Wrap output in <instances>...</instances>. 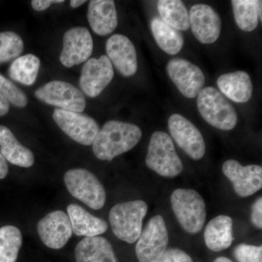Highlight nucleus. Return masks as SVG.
Instances as JSON below:
<instances>
[{
    "mask_svg": "<svg viewBox=\"0 0 262 262\" xmlns=\"http://www.w3.org/2000/svg\"><path fill=\"white\" fill-rule=\"evenodd\" d=\"M142 137L140 127L128 122L110 120L98 132L93 145L96 158L112 161L130 151Z\"/></svg>",
    "mask_w": 262,
    "mask_h": 262,
    "instance_id": "nucleus-1",
    "label": "nucleus"
},
{
    "mask_svg": "<svg viewBox=\"0 0 262 262\" xmlns=\"http://www.w3.org/2000/svg\"><path fill=\"white\" fill-rule=\"evenodd\" d=\"M148 206L143 201L118 203L108 214L110 225L117 238L134 244L140 237L142 222L147 213Z\"/></svg>",
    "mask_w": 262,
    "mask_h": 262,
    "instance_id": "nucleus-2",
    "label": "nucleus"
},
{
    "mask_svg": "<svg viewBox=\"0 0 262 262\" xmlns=\"http://www.w3.org/2000/svg\"><path fill=\"white\" fill-rule=\"evenodd\" d=\"M146 164L155 173L167 178L177 177L184 169L171 137L163 131H155L150 138Z\"/></svg>",
    "mask_w": 262,
    "mask_h": 262,
    "instance_id": "nucleus-3",
    "label": "nucleus"
},
{
    "mask_svg": "<svg viewBox=\"0 0 262 262\" xmlns=\"http://www.w3.org/2000/svg\"><path fill=\"white\" fill-rule=\"evenodd\" d=\"M170 202L182 228L189 234L201 232L206 220V203L201 194L192 189H176Z\"/></svg>",
    "mask_w": 262,
    "mask_h": 262,
    "instance_id": "nucleus-4",
    "label": "nucleus"
},
{
    "mask_svg": "<svg viewBox=\"0 0 262 262\" xmlns=\"http://www.w3.org/2000/svg\"><path fill=\"white\" fill-rule=\"evenodd\" d=\"M196 106L201 116L209 125L222 130H230L237 123L234 106L218 90L207 87L198 96Z\"/></svg>",
    "mask_w": 262,
    "mask_h": 262,
    "instance_id": "nucleus-5",
    "label": "nucleus"
},
{
    "mask_svg": "<svg viewBox=\"0 0 262 262\" xmlns=\"http://www.w3.org/2000/svg\"><path fill=\"white\" fill-rule=\"evenodd\" d=\"M63 180L69 192L89 208L99 210L104 206L106 190L92 172L84 168L72 169L66 172Z\"/></svg>",
    "mask_w": 262,
    "mask_h": 262,
    "instance_id": "nucleus-6",
    "label": "nucleus"
},
{
    "mask_svg": "<svg viewBox=\"0 0 262 262\" xmlns=\"http://www.w3.org/2000/svg\"><path fill=\"white\" fill-rule=\"evenodd\" d=\"M168 244V232L163 216L155 215L149 220L136 246L139 262H155L163 255Z\"/></svg>",
    "mask_w": 262,
    "mask_h": 262,
    "instance_id": "nucleus-7",
    "label": "nucleus"
},
{
    "mask_svg": "<svg viewBox=\"0 0 262 262\" xmlns=\"http://www.w3.org/2000/svg\"><path fill=\"white\" fill-rule=\"evenodd\" d=\"M36 98L42 102L67 111L82 113L86 100L82 91L73 84L54 80L36 90Z\"/></svg>",
    "mask_w": 262,
    "mask_h": 262,
    "instance_id": "nucleus-8",
    "label": "nucleus"
},
{
    "mask_svg": "<svg viewBox=\"0 0 262 262\" xmlns=\"http://www.w3.org/2000/svg\"><path fill=\"white\" fill-rule=\"evenodd\" d=\"M53 118L69 137L82 145H92L100 130L97 122L84 114L56 108Z\"/></svg>",
    "mask_w": 262,
    "mask_h": 262,
    "instance_id": "nucleus-9",
    "label": "nucleus"
},
{
    "mask_svg": "<svg viewBox=\"0 0 262 262\" xmlns=\"http://www.w3.org/2000/svg\"><path fill=\"white\" fill-rule=\"evenodd\" d=\"M170 135L179 147L194 160H199L206 153V143L201 131L186 117L173 114L169 117Z\"/></svg>",
    "mask_w": 262,
    "mask_h": 262,
    "instance_id": "nucleus-10",
    "label": "nucleus"
},
{
    "mask_svg": "<svg viewBox=\"0 0 262 262\" xmlns=\"http://www.w3.org/2000/svg\"><path fill=\"white\" fill-rule=\"evenodd\" d=\"M166 69L170 80L184 97H198L206 80L198 66L182 58H173L168 62Z\"/></svg>",
    "mask_w": 262,
    "mask_h": 262,
    "instance_id": "nucleus-11",
    "label": "nucleus"
},
{
    "mask_svg": "<svg viewBox=\"0 0 262 262\" xmlns=\"http://www.w3.org/2000/svg\"><path fill=\"white\" fill-rule=\"evenodd\" d=\"M94 51V41L89 29L74 27L65 32L60 61L67 68L88 61Z\"/></svg>",
    "mask_w": 262,
    "mask_h": 262,
    "instance_id": "nucleus-12",
    "label": "nucleus"
},
{
    "mask_svg": "<svg viewBox=\"0 0 262 262\" xmlns=\"http://www.w3.org/2000/svg\"><path fill=\"white\" fill-rule=\"evenodd\" d=\"M37 228L39 238L51 249L64 247L73 234L70 218L62 211L51 212L45 215L38 222Z\"/></svg>",
    "mask_w": 262,
    "mask_h": 262,
    "instance_id": "nucleus-13",
    "label": "nucleus"
},
{
    "mask_svg": "<svg viewBox=\"0 0 262 262\" xmlns=\"http://www.w3.org/2000/svg\"><path fill=\"white\" fill-rule=\"evenodd\" d=\"M114 77L113 66L106 56L91 58L81 72L80 89L91 98L97 97L107 87Z\"/></svg>",
    "mask_w": 262,
    "mask_h": 262,
    "instance_id": "nucleus-14",
    "label": "nucleus"
},
{
    "mask_svg": "<svg viewBox=\"0 0 262 262\" xmlns=\"http://www.w3.org/2000/svg\"><path fill=\"white\" fill-rule=\"evenodd\" d=\"M222 170L239 196L247 198L261 189L262 168L260 165L244 166L237 160H229L223 164Z\"/></svg>",
    "mask_w": 262,
    "mask_h": 262,
    "instance_id": "nucleus-15",
    "label": "nucleus"
},
{
    "mask_svg": "<svg viewBox=\"0 0 262 262\" xmlns=\"http://www.w3.org/2000/svg\"><path fill=\"white\" fill-rule=\"evenodd\" d=\"M189 26L193 34L203 44H212L219 39L222 30L220 15L208 5L196 4L189 13Z\"/></svg>",
    "mask_w": 262,
    "mask_h": 262,
    "instance_id": "nucleus-16",
    "label": "nucleus"
},
{
    "mask_svg": "<svg viewBox=\"0 0 262 262\" xmlns=\"http://www.w3.org/2000/svg\"><path fill=\"white\" fill-rule=\"evenodd\" d=\"M106 54L112 64L125 77L135 75L138 70L135 46L122 34H115L106 43Z\"/></svg>",
    "mask_w": 262,
    "mask_h": 262,
    "instance_id": "nucleus-17",
    "label": "nucleus"
},
{
    "mask_svg": "<svg viewBox=\"0 0 262 262\" xmlns=\"http://www.w3.org/2000/svg\"><path fill=\"white\" fill-rule=\"evenodd\" d=\"M87 16L91 29L99 36L111 34L118 25L117 10L113 0L90 2Z\"/></svg>",
    "mask_w": 262,
    "mask_h": 262,
    "instance_id": "nucleus-18",
    "label": "nucleus"
},
{
    "mask_svg": "<svg viewBox=\"0 0 262 262\" xmlns=\"http://www.w3.org/2000/svg\"><path fill=\"white\" fill-rule=\"evenodd\" d=\"M76 262H118L111 243L103 237H84L76 246Z\"/></svg>",
    "mask_w": 262,
    "mask_h": 262,
    "instance_id": "nucleus-19",
    "label": "nucleus"
},
{
    "mask_svg": "<svg viewBox=\"0 0 262 262\" xmlns=\"http://www.w3.org/2000/svg\"><path fill=\"white\" fill-rule=\"evenodd\" d=\"M217 85L220 92L234 102L246 103L252 97V81L244 71L221 75Z\"/></svg>",
    "mask_w": 262,
    "mask_h": 262,
    "instance_id": "nucleus-20",
    "label": "nucleus"
},
{
    "mask_svg": "<svg viewBox=\"0 0 262 262\" xmlns=\"http://www.w3.org/2000/svg\"><path fill=\"white\" fill-rule=\"evenodd\" d=\"M67 215L70 220L72 231L76 235L96 237L107 230V223L103 219L91 214L79 205H69Z\"/></svg>",
    "mask_w": 262,
    "mask_h": 262,
    "instance_id": "nucleus-21",
    "label": "nucleus"
},
{
    "mask_svg": "<svg viewBox=\"0 0 262 262\" xmlns=\"http://www.w3.org/2000/svg\"><path fill=\"white\" fill-rule=\"evenodd\" d=\"M0 153L9 163L22 168H30L34 163V155L22 145L8 127L0 125Z\"/></svg>",
    "mask_w": 262,
    "mask_h": 262,
    "instance_id": "nucleus-22",
    "label": "nucleus"
},
{
    "mask_svg": "<svg viewBox=\"0 0 262 262\" xmlns=\"http://www.w3.org/2000/svg\"><path fill=\"white\" fill-rule=\"evenodd\" d=\"M232 218L220 215L213 218L206 225L204 232L207 247L214 252H220L230 247L233 241Z\"/></svg>",
    "mask_w": 262,
    "mask_h": 262,
    "instance_id": "nucleus-23",
    "label": "nucleus"
},
{
    "mask_svg": "<svg viewBox=\"0 0 262 262\" xmlns=\"http://www.w3.org/2000/svg\"><path fill=\"white\" fill-rule=\"evenodd\" d=\"M151 29L157 44L169 55L178 54L184 46L182 33L163 21L155 18L151 22Z\"/></svg>",
    "mask_w": 262,
    "mask_h": 262,
    "instance_id": "nucleus-24",
    "label": "nucleus"
},
{
    "mask_svg": "<svg viewBox=\"0 0 262 262\" xmlns=\"http://www.w3.org/2000/svg\"><path fill=\"white\" fill-rule=\"evenodd\" d=\"M158 10L162 20L173 28L186 31L190 27L189 13L180 0H160Z\"/></svg>",
    "mask_w": 262,
    "mask_h": 262,
    "instance_id": "nucleus-25",
    "label": "nucleus"
},
{
    "mask_svg": "<svg viewBox=\"0 0 262 262\" xmlns=\"http://www.w3.org/2000/svg\"><path fill=\"white\" fill-rule=\"evenodd\" d=\"M41 62L35 55L18 57L10 65L8 74L10 78L24 85H32L37 79Z\"/></svg>",
    "mask_w": 262,
    "mask_h": 262,
    "instance_id": "nucleus-26",
    "label": "nucleus"
},
{
    "mask_svg": "<svg viewBox=\"0 0 262 262\" xmlns=\"http://www.w3.org/2000/svg\"><path fill=\"white\" fill-rule=\"evenodd\" d=\"M234 20L244 32H252L258 25V8L261 1L258 0H232Z\"/></svg>",
    "mask_w": 262,
    "mask_h": 262,
    "instance_id": "nucleus-27",
    "label": "nucleus"
},
{
    "mask_svg": "<svg viewBox=\"0 0 262 262\" xmlns=\"http://www.w3.org/2000/svg\"><path fill=\"white\" fill-rule=\"evenodd\" d=\"M23 243L18 227L7 225L0 228V262H15Z\"/></svg>",
    "mask_w": 262,
    "mask_h": 262,
    "instance_id": "nucleus-28",
    "label": "nucleus"
},
{
    "mask_svg": "<svg viewBox=\"0 0 262 262\" xmlns=\"http://www.w3.org/2000/svg\"><path fill=\"white\" fill-rule=\"evenodd\" d=\"M24 48L23 39L16 33L0 32V63L18 58Z\"/></svg>",
    "mask_w": 262,
    "mask_h": 262,
    "instance_id": "nucleus-29",
    "label": "nucleus"
},
{
    "mask_svg": "<svg viewBox=\"0 0 262 262\" xmlns=\"http://www.w3.org/2000/svg\"><path fill=\"white\" fill-rule=\"evenodd\" d=\"M0 95L17 107H25L28 103V98L23 91L2 75H0Z\"/></svg>",
    "mask_w": 262,
    "mask_h": 262,
    "instance_id": "nucleus-30",
    "label": "nucleus"
},
{
    "mask_svg": "<svg viewBox=\"0 0 262 262\" xmlns=\"http://www.w3.org/2000/svg\"><path fill=\"white\" fill-rule=\"evenodd\" d=\"M233 254L238 262H262V246L239 244L234 248Z\"/></svg>",
    "mask_w": 262,
    "mask_h": 262,
    "instance_id": "nucleus-31",
    "label": "nucleus"
},
{
    "mask_svg": "<svg viewBox=\"0 0 262 262\" xmlns=\"http://www.w3.org/2000/svg\"><path fill=\"white\" fill-rule=\"evenodd\" d=\"M155 262H194L185 251L179 248H169L165 250L161 256Z\"/></svg>",
    "mask_w": 262,
    "mask_h": 262,
    "instance_id": "nucleus-32",
    "label": "nucleus"
},
{
    "mask_svg": "<svg viewBox=\"0 0 262 262\" xmlns=\"http://www.w3.org/2000/svg\"><path fill=\"white\" fill-rule=\"evenodd\" d=\"M251 222L256 228H262V198L260 196L255 202L251 211Z\"/></svg>",
    "mask_w": 262,
    "mask_h": 262,
    "instance_id": "nucleus-33",
    "label": "nucleus"
},
{
    "mask_svg": "<svg viewBox=\"0 0 262 262\" xmlns=\"http://www.w3.org/2000/svg\"><path fill=\"white\" fill-rule=\"evenodd\" d=\"M63 0H32L31 2L33 9L37 11H44L51 5L63 3Z\"/></svg>",
    "mask_w": 262,
    "mask_h": 262,
    "instance_id": "nucleus-34",
    "label": "nucleus"
},
{
    "mask_svg": "<svg viewBox=\"0 0 262 262\" xmlns=\"http://www.w3.org/2000/svg\"><path fill=\"white\" fill-rule=\"evenodd\" d=\"M8 165L4 157L0 153V179H4L8 174Z\"/></svg>",
    "mask_w": 262,
    "mask_h": 262,
    "instance_id": "nucleus-35",
    "label": "nucleus"
},
{
    "mask_svg": "<svg viewBox=\"0 0 262 262\" xmlns=\"http://www.w3.org/2000/svg\"><path fill=\"white\" fill-rule=\"evenodd\" d=\"M9 110L10 103L0 95V117L7 115Z\"/></svg>",
    "mask_w": 262,
    "mask_h": 262,
    "instance_id": "nucleus-36",
    "label": "nucleus"
},
{
    "mask_svg": "<svg viewBox=\"0 0 262 262\" xmlns=\"http://www.w3.org/2000/svg\"><path fill=\"white\" fill-rule=\"evenodd\" d=\"M85 3V0H72V1H70V6L72 8H77Z\"/></svg>",
    "mask_w": 262,
    "mask_h": 262,
    "instance_id": "nucleus-37",
    "label": "nucleus"
},
{
    "mask_svg": "<svg viewBox=\"0 0 262 262\" xmlns=\"http://www.w3.org/2000/svg\"><path fill=\"white\" fill-rule=\"evenodd\" d=\"M213 262H233L231 261L229 258L227 257H224V256H221V257H218L215 258L214 261Z\"/></svg>",
    "mask_w": 262,
    "mask_h": 262,
    "instance_id": "nucleus-38",
    "label": "nucleus"
}]
</instances>
